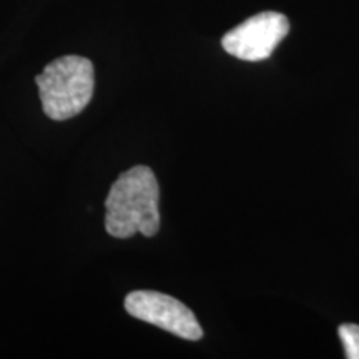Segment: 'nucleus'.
<instances>
[{"instance_id":"2","label":"nucleus","mask_w":359,"mask_h":359,"mask_svg":"<svg viewBox=\"0 0 359 359\" xmlns=\"http://www.w3.org/2000/svg\"><path fill=\"white\" fill-rule=\"evenodd\" d=\"M40 100L48 118L64 122L77 116L92 100L95 88L93 64L85 57L65 55L52 60L37 75Z\"/></svg>"},{"instance_id":"3","label":"nucleus","mask_w":359,"mask_h":359,"mask_svg":"<svg viewBox=\"0 0 359 359\" xmlns=\"http://www.w3.org/2000/svg\"><path fill=\"white\" fill-rule=\"evenodd\" d=\"M125 309L130 316L158 326L182 339L203 338V330L191 309L170 294L147 290L132 291L125 298Z\"/></svg>"},{"instance_id":"1","label":"nucleus","mask_w":359,"mask_h":359,"mask_svg":"<svg viewBox=\"0 0 359 359\" xmlns=\"http://www.w3.org/2000/svg\"><path fill=\"white\" fill-rule=\"evenodd\" d=\"M105 210L110 236H155L160 230V187L155 173L145 165L123 172L110 188Z\"/></svg>"},{"instance_id":"5","label":"nucleus","mask_w":359,"mask_h":359,"mask_svg":"<svg viewBox=\"0 0 359 359\" xmlns=\"http://www.w3.org/2000/svg\"><path fill=\"white\" fill-rule=\"evenodd\" d=\"M338 334L344 346V356L348 359H359V326L341 325Z\"/></svg>"},{"instance_id":"4","label":"nucleus","mask_w":359,"mask_h":359,"mask_svg":"<svg viewBox=\"0 0 359 359\" xmlns=\"http://www.w3.org/2000/svg\"><path fill=\"white\" fill-rule=\"evenodd\" d=\"M290 32L283 13L262 12L230 30L222 40L224 52L246 62L266 60Z\"/></svg>"}]
</instances>
